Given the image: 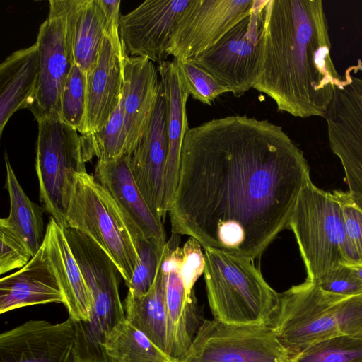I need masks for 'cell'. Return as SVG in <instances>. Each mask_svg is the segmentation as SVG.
I'll return each mask as SVG.
<instances>
[{
	"mask_svg": "<svg viewBox=\"0 0 362 362\" xmlns=\"http://www.w3.org/2000/svg\"><path fill=\"white\" fill-rule=\"evenodd\" d=\"M180 235L172 233L161 259L165 276V304L170 356L182 359L198 328L194 293L187 294L180 272L182 250Z\"/></svg>",
	"mask_w": 362,
	"mask_h": 362,
	"instance_id": "2e32d148",
	"label": "cell"
},
{
	"mask_svg": "<svg viewBox=\"0 0 362 362\" xmlns=\"http://www.w3.org/2000/svg\"><path fill=\"white\" fill-rule=\"evenodd\" d=\"M166 100L168 156L165 171L163 209L169 211L176 189L182 146L188 131L186 105L189 94L180 78L175 59L163 60L158 65Z\"/></svg>",
	"mask_w": 362,
	"mask_h": 362,
	"instance_id": "44dd1931",
	"label": "cell"
},
{
	"mask_svg": "<svg viewBox=\"0 0 362 362\" xmlns=\"http://www.w3.org/2000/svg\"><path fill=\"white\" fill-rule=\"evenodd\" d=\"M204 281L214 318L231 324L269 325L280 293L264 280L253 261L204 248Z\"/></svg>",
	"mask_w": 362,
	"mask_h": 362,
	"instance_id": "277c9868",
	"label": "cell"
},
{
	"mask_svg": "<svg viewBox=\"0 0 362 362\" xmlns=\"http://www.w3.org/2000/svg\"><path fill=\"white\" fill-rule=\"evenodd\" d=\"M43 243L64 296L69 317L74 322L89 320L92 297L71 250L64 229L50 217Z\"/></svg>",
	"mask_w": 362,
	"mask_h": 362,
	"instance_id": "7402d4cb",
	"label": "cell"
},
{
	"mask_svg": "<svg viewBox=\"0 0 362 362\" xmlns=\"http://www.w3.org/2000/svg\"><path fill=\"white\" fill-rule=\"evenodd\" d=\"M345 71L325 116L330 148L341 161L354 203L362 211V78Z\"/></svg>",
	"mask_w": 362,
	"mask_h": 362,
	"instance_id": "8fae6325",
	"label": "cell"
},
{
	"mask_svg": "<svg viewBox=\"0 0 362 362\" xmlns=\"http://www.w3.org/2000/svg\"><path fill=\"white\" fill-rule=\"evenodd\" d=\"M74 322L29 320L0 335V362H77Z\"/></svg>",
	"mask_w": 362,
	"mask_h": 362,
	"instance_id": "5bb4252c",
	"label": "cell"
},
{
	"mask_svg": "<svg viewBox=\"0 0 362 362\" xmlns=\"http://www.w3.org/2000/svg\"><path fill=\"white\" fill-rule=\"evenodd\" d=\"M291 355L267 325L205 320L180 362H290Z\"/></svg>",
	"mask_w": 362,
	"mask_h": 362,
	"instance_id": "ba28073f",
	"label": "cell"
},
{
	"mask_svg": "<svg viewBox=\"0 0 362 362\" xmlns=\"http://www.w3.org/2000/svg\"><path fill=\"white\" fill-rule=\"evenodd\" d=\"M353 269L356 275L362 281V264H357L354 265H349Z\"/></svg>",
	"mask_w": 362,
	"mask_h": 362,
	"instance_id": "74e56055",
	"label": "cell"
},
{
	"mask_svg": "<svg viewBox=\"0 0 362 362\" xmlns=\"http://www.w3.org/2000/svg\"><path fill=\"white\" fill-rule=\"evenodd\" d=\"M310 180L303 152L281 127L245 115L205 122L183 139L172 233L253 261L287 228Z\"/></svg>",
	"mask_w": 362,
	"mask_h": 362,
	"instance_id": "6da1fadb",
	"label": "cell"
},
{
	"mask_svg": "<svg viewBox=\"0 0 362 362\" xmlns=\"http://www.w3.org/2000/svg\"><path fill=\"white\" fill-rule=\"evenodd\" d=\"M6 187L10 200L7 218L0 219V227L13 233L33 257L40 250L44 238V223L41 208L32 202L21 186L11 167L6 152Z\"/></svg>",
	"mask_w": 362,
	"mask_h": 362,
	"instance_id": "484cf974",
	"label": "cell"
},
{
	"mask_svg": "<svg viewBox=\"0 0 362 362\" xmlns=\"http://www.w3.org/2000/svg\"><path fill=\"white\" fill-rule=\"evenodd\" d=\"M49 303L64 296L48 259L44 243L29 262L0 280V313Z\"/></svg>",
	"mask_w": 362,
	"mask_h": 362,
	"instance_id": "ffe728a7",
	"label": "cell"
},
{
	"mask_svg": "<svg viewBox=\"0 0 362 362\" xmlns=\"http://www.w3.org/2000/svg\"><path fill=\"white\" fill-rule=\"evenodd\" d=\"M128 227L139 259L132 278L126 285L127 293L137 296L145 294L151 288L165 247L160 248L146 239L130 221H128Z\"/></svg>",
	"mask_w": 362,
	"mask_h": 362,
	"instance_id": "83f0119b",
	"label": "cell"
},
{
	"mask_svg": "<svg viewBox=\"0 0 362 362\" xmlns=\"http://www.w3.org/2000/svg\"><path fill=\"white\" fill-rule=\"evenodd\" d=\"M267 0H254L249 16L208 50L190 59L235 97L253 88L258 76L263 11Z\"/></svg>",
	"mask_w": 362,
	"mask_h": 362,
	"instance_id": "9c48e42d",
	"label": "cell"
},
{
	"mask_svg": "<svg viewBox=\"0 0 362 362\" xmlns=\"http://www.w3.org/2000/svg\"><path fill=\"white\" fill-rule=\"evenodd\" d=\"M290 362H362V339L341 335L319 341L292 356Z\"/></svg>",
	"mask_w": 362,
	"mask_h": 362,
	"instance_id": "f546056e",
	"label": "cell"
},
{
	"mask_svg": "<svg viewBox=\"0 0 362 362\" xmlns=\"http://www.w3.org/2000/svg\"><path fill=\"white\" fill-rule=\"evenodd\" d=\"M315 284L320 289L331 293L343 296L362 293V281L351 267L346 264L333 268Z\"/></svg>",
	"mask_w": 362,
	"mask_h": 362,
	"instance_id": "d6a6232c",
	"label": "cell"
},
{
	"mask_svg": "<svg viewBox=\"0 0 362 362\" xmlns=\"http://www.w3.org/2000/svg\"><path fill=\"white\" fill-rule=\"evenodd\" d=\"M66 227L90 238L112 260L126 284L130 281L139 257L127 218L107 189L87 171L76 175Z\"/></svg>",
	"mask_w": 362,
	"mask_h": 362,
	"instance_id": "8992f818",
	"label": "cell"
},
{
	"mask_svg": "<svg viewBox=\"0 0 362 362\" xmlns=\"http://www.w3.org/2000/svg\"><path fill=\"white\" fill-rule=\"evenodd\" d=\"M166 100L162 83L148 126L134 151L129 154L132 176L153 214L160 219L163 209L165 171L168 144Z\"/></svg>",
	"mask_w": 362,
	"mask_h": 362,
	"instance_id": "9a60e30c",
	"label": "cell"
},
{
	"mask_svg": "<svg viewBox=\"0 0 362 362\" xmlns=\"http://www.w3.org/2000/svg\"><path fill=\"white\" fill-rule=\"evenodd\" d=\"M122 60L126 148L127 154H130L148 126L158 98L160 78L158 68L147 58L129 57L124 51Z\"/></svg>",
	"mask_w": 362,
	"mask_h": 362,
	"instance_id": "e0dca14e",
	"label": "cell"
},
{
	"mask_svg": "<svg viewBox=\"0 0 362 362\" xmlns=\"http://www.w3.org/2000/svg\"><path fill=\"white\" fill-rule=\"evenodd\" d=\"M344 82L331 57L320 0H267L263 11L258 76L253 87L279 111L325 117Z\"/></svg>",
	"mask_w": 362,
	"mask_h": 362,
	"instance_id": "7a4b0ae2",
	"label": "cell"
},
{
	"mask_svg": "<svg viewBox=\"0 0 362 362\" xmlns=\"http://www.w3.org/2000/svg\"><path fill=\"white\" fill-rule=\"evenodd\" d=\"M83 137L90 156H96L98 162H107L127 155L122 98L105 126Z\"/></svg>",
	"mask_w": 362,
	"mask_h": 362,
	"instance_id": "f1b7e54d",
	"label": "cell"
},
{
	"mask_svg": "<svg viewBox=\"0 0 362 362\" xmlns=\"http://www.w3.org/2000/svg\"><path fill=\"white\" fill-rule=\"evenodd\" d=\"M287 228L295 235L307 281L317 282L339 264H360L349 238L339 202L310 180L297 199Z\"/></svg>",
	"mask_w": 362,
	"mask_h": 362,
	"instance_id": "5b68a950",
	"label": "cell"
},
{
	"mask_svg": "<svg viewBox=\"0 0 362 362\" xmlns=\"http://www.w3.org/2000/svg\"><path fill=\"white\" fill-rule=\"evenodd\" d=\"M201 246L195 238L189 237L182 247L180 272L186 291L189 295L194 293V285L204 272L205 257Z\"/></svg>",
	"mask_w": 362,
	"mask_h": 362,
	"instance_id": "d590c367",
	"label": "cell"
},
{
	"mask_svg": "<svg viewBox=\"0 0 362 362\" xmlns=\"http://www.w3.org/2000/svg\"><path fill=\"white\" fill-rule=\"evenodd\" d=\"M74 64L86 75L95 67L106 34L100 0H60Z\"/></svg>",
	"mask_w": 362,
	"mask_h": 362,
	"instance_id": "603a6c76",
	"label": "cell"
},
{
	"mask_svg": "<svg viewBox=\"0 0 362 362\" xmlns=\"http://www.w3.org/2000/svg\"><path fill=\"white\" fill-rule=\"evenodd\" d=\"M106 17V35L115 47L123 52L119 36L120 0H100Z\"/></svg>",
	"mask_w": 362,
	"mask_h": 362,
	"instance_id": "8d00e7d4",
	"label": "cell"
},
{
	"mask_svg": "<svg viewBox=\"0 0 362 362\" xmlns=\"http://www.w3.org/2000/svg\"><path fill=\"white\" fill-rule=\"evenodd\" d=\"M103 348L109 362H180L161 350L126 319L106 337Z\"/></svg>",
	"mask_w": 362,
	"mask_h": 362,
	"instance_id": "4316f807",
	"label": "cell"
},
{
	"mask_svg": "<svg viewBox=\"0 0 362 362\" xmlns=\"http://www.w3.org/2000/svg\"><path fill=\"white\" fill-rule=\"evenodd\" d=\"M37 43L8 56L0 65V134L11 116L27 107L37 86Z\"/></svg>",
	"mask_w": 362,
	"mask_h": 362,
	"instance_id": "cb8c5ba5",
	"label": "cell"
},
{
	"mask_svg": "<svg viewBox=\"0 0 362 362\" xmlns=\"http://www.w3.org/2000/svg\"><path fill=\"white\" fill-rule=\"evenodd\" d=\"M86 74L74 64L61 96V119L78 132L86 115Z\"/></svg>",
	"mask_w": 362,
	"mask_h": 362,
	"instance_id": "4dcf8cb0",
	"label": "cell"
},
{
	"mask_svg": "<svg viewBox=\"0 0 362 362\" xmlns=\"http://www.w3.org/2000/svg\"><path fill=\"white\" fill-rule=\"evenodd\" d=\"M0 274L21 269L33 257L25 245L10 231L0 227Z\"/></svg>",
	"mask_w": 362,
	"mask_h": 362,
	"instance_id": "e575fe53",
	"label": "cell"
},
{
	"mask_svg": "<svg viewBox=\"0 0 362 362\" xmlns=\"http://www.w3.org/2000/svg\"><path fill=\"white\" fill-rule=\"evenodd\" d=\"M269 326L291 357L331 337L362 339V293H331L305 280L280 293L279 309Z\"/></svg>",
	"mask_w": 362,
	"mask_h": 362,
	"instance_id": "3957f363",
	"label": "cell"
},
{
	"mask_svg": "<svg viewBox=\"0 0 362 362\" xmlns=\"http://www.w3.org/2000/svg\"><path fill=\"white\" fill-rule=\"evenodd\" d=\"M95 177L144 236L163 248L167 240L162 221L153 214L137 187L130 170L129 154L107 162L98 161Z\"/></svg>",
	"mask_w": 362,
	"mask_h": 362,
	"instance_id": "d6986e66",
	"label": "cell"
},
{
	"mask_svg": "<svg viewBox=\"0 0 362 362\" xmlns=\"http://www.w3.org/2000/svg\"><path fill=\"white\" fill-rule=\"evenodd\" d=\"M190 0H146L119 19L122 49L158 64L165 60L173 27Z\"/></svg>",
	"mask_w": 362,
	"mask_h": 362,
	"instance_id": "4fadbf2b",
	"label": "cell"
},
{
	"mask_svg": "<svg viewBox=\"0 0 362 362\" xmlns=\"http://www.w3.org/2000/svg\"><path fill=\"white\" fill-rule=\"evenodd\" d=\"M123 54L105 34L96 64L86 75V108L81 135L100 131L118 106L124 87Z\"/></svg>",
	"mask_w": 362,
	"mask_h": 362,
	"instance_id": "ac0fdd59",
	"label": "cell"
},
{
	"mask_svg": "<svg viewBox=\"0 0 362 362\" xmlns=\"http://www.w3.org/2000/svg\"><path fill=\"white\" fill-rule=\"evenodd\" d=\"M37 123L35 170L40 202L64 228L76 175L86 172V163L92 158L77 129L60 119Z\"/></svg>",
	"mask_w": 362,
	"mask_h": 362,
	"instance_id": "52a82bcc",
	"label": "cell"
},
{
	"mask_svg": "<svg viewBox=\"0 0 362 362\" xmlns=\"http://www.w3.org/2000/svg\"><path fill=\"white\" fill-rule=\"evenodd\" d=\"M49 13L39 28V74L26 109L38 122L61 119V96L74 64L66 33V20L60 0L49 1Z\"/></svg>",
	"mask_w": 362,
	"mask_h": 362,
	"instance_id": "30bf717a",
	"label": "cell"
},
{
	"mask_svg": "<svg viewBox=\"0 0 362 362\" xmlns=\"http://www.w3.org/2000/svg\"><path fill=\"white\" fill-rule=\"evenodd\" d=\"M254 0H190L177 18L166 57L190 59L216 44L249 16Z\"/></svg>",
	"mask_w": 362,
	"mask_h": 362,
	"instance_id": "7c38bea8",
	"label": "cell"
},
{
	"mask_svg": "<svg viewBox=\"0 0 362 362\" xmlns=\"http://www.w3.org/2000/svg\"><path fill=\"white\" fill-rule=\"evenodd\" d=\"M173 59L177 64L180 78L189 95L194 99L211 105L212 102L221 95L229 93L226 87L191 60Z\"/></svg>",
	"mask_w": 362,
	"mask_h": 362,
	"instance_id": "1f68e13d",
	"label": "cell"
},
{
	"mask_svg": "<svg viewBox=\"0 0 362 362\" xmlns=\"http://www.w3.org/2000/svg\"><path fill=\"white\" fill-rule=\"evenodd\" d=\"M124 309L126 320L170 356L165 276L161 261L150 290L137 296L127 293Z\"/></svg>",
	"mask_w": 362,
	"mask_h": 362,
	"instance_id": "d4e9b609",
	"label": "cell"
},
{
	"mask_svg": "<svg viewBox=\"0 0 362 362\" xmlns=\"http://www.w3.org/2000/svg\"><path fill=\"white\" fill-rule=\"evenodd\" d=\"M332 193L340 204L346 233L362 264V211L354 203L349 191L333 190Z\"/></svg>",
	"mask_w": 362,
	"mask_h": 362,
	"instance_id": "836d02e7",
	"label": "cell"
}]
</instances>
